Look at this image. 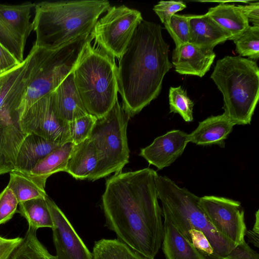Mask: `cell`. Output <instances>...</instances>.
<instances>
[{"mask_svg": "<svg viewBox=\"0 0 259 259\" xmlns=\"http://www.w3.org/2000/svg\"><path fill=\"white\" fill-rule=\"evenodd\" d=\"M158 175L149 167L115 174L106 180L102 196L105 226L117 239L152 258L161 247L163 237Z\"/></svg>", "mask_w": 259, "mask_h": 259, "instance_id": "cell-1", "label": "cell"}, {"mask_svg": "<svg viewBox=\"0 0 259 259\" xmlns=\"http://www.w3.org/2000/svg\"><path fill=\"white\" fill-rule=\"evenodd\" d=\"M169 47L160 25L143 20L119 59L118 91L122 106L130 117L159 95L163 78L172 67Z\"/></svg>", "mask_w": 259, "mask_h": 259, "instance_id": "cell-2", "label": "cell"}, {"mask_svg": "<svg viewBox=\"0 0 259 259\" xmlns=\"http://www.w3.org/2000/svg\"><path fill=\"white\" fill-rule=\"evenodd\" d=\"M110 7L106 0L41 2L35 4L33 45L56 49L85 34H91L100 16Z\"/></svg>", "mask_w": 259, "mask_h": 259, "instance_id": "cell-3", "label": "cell"}, {"mask_svg": "<svg viewBox=\"0 0 259 259\" xmlns=\"http://www.w3.org/2000/svg\"><path fill=\"white\" fill-rule=\"evenodd\" d=\"M89 41L72 72L83 106L97 119L106 115L117 98V66L115 58Z\"/></svg>", "mask_w": 259, "mask_h": 259, "instance_id": "cell-4", "label": "cell"}, {"mask_svg": "<svg viewBox=\"0 0 259 259\" xmlns=\"http://www.w3.org/2000/svg\"><path fill=\"white\" fill-rule=\"evenodd\" d=\"M223 96L224 114L235 124H250L259 98L256 63L240 56L217 61L210 76Z\"/></svg>", "mask_w": 259, "mask_h": 259, "instance_id": "cell-5", "label": "cell"}, {"mask_svg": "<svg viewBox=\"0 0 259 259\" xmlns=\"http://www.w3.org/2000/svg\"><path fill=\"white\" fill-rule=\"evenodd\" d=\"M91 40H93L91 34H85L53 50L33 45L28 55L30 79L18 108L20 120L31 105L54 91L72 72L84 46Z\"/></svg>", "mask_w": 259, "mask_h": 259, "instance_id": "cell-6", "label": "cell"}, {"mask_svg": "<svg viewBox=\"0 0 259 259\" xmlns=\"http://www.w3.org/2000/svg\"><path fill=\"white\" fill-rule=\"evenodd\" d=\"M156 187L162 216L166 217L190 241L189 231H200L218 258L228 256L236 246L215 230L201 208L199 197L166 176L158 175Z\"/></svg>", "mask_w": 259, "mask_h": 259, "instance_id": "cell-7", "label": "cell"}, {"mask_svg": "<svg viewBox=\"0 0 259 259\" xmlns=\"http://www.w3.org/2000/svg\"><path fill=\"white\" fill-rule=\"evenodd\" d=\"M130 118L117 100L106 115L97 119L89 137L96 149L97 164L88 180L120 172L129 162L126 131Z\"/></svg>", "mask_w": 259, "mask_h": 259, "instance_id": "cell-8", "label": "cell"}, {"mask_svg": "<svg viewBox=\"0 0 259 259\" xmlns=\"http://www.w3.org/2000/svg\"><path fill=\"white\" fill-rule=\"evenodd\" d=\"M143 20L141 13L137 10L124 5L110 6L98 20L91 35L95 45L119 59Z\"/></svg>", "mask_w": 259, "mask_h": 259, "instance_id": "cell-9", "label": "cell"}, {"mask_svg": "<svg viewBox=\"0 0 259 259\" xmlns=\"http://www.w3.org/2000/svg\"><path fill=\"white\" fill-rule=\"evenodd\" d=\"M199 205L215 230L237 246L245 241L246 227L241 203L216 196L199 197Z\"/></svg>", "mask_w": 259, "mask_h": 259, "instance_id": "cell-10", "label": "cell"}, {"mask_svg": "<svg viewBox=\"0 0 259 259\" xmlns=\"http://www.w3.org/2000/svg\"><path fill=\"white\" fill-rule=\"evenodd\" d=\"M35 4L0 3V44L22 63L26 42L33 30L31 12Z\"/></svg>", "mask_w": 259, "mask_h": 259, "instance_id": "cell-11", "label": "cell"}, {"mask_svg": "<svg viewBox=\"0 0 259 259\" xmlns=\"http://www.w3.org/2000/svg\"><path fill=\"white\" fill-rule=\"evenodd\" d=\"M20 124L27 134L61 143L71 142L68 122L57 116L51 93L40 98L24 112L20 118Z\"/></svg>", "mask_w": 259, "mask_h": 259, "instance_id": "cell-12", "label": "cell"}, {"mask_svg": "<svg viewBox=\"0 0 259 259\" xmlns=\"http://www.w3.org/2000/svg\"><path fill=\"white\" fill-rule=\"evenodd\" d=\"M46 201L53 223L52 229L57 259H93L92 252L63 211L48 196Z\"/></svg>", "mask_w": 259, "mask_h": 259, "instance_id": "cell-13", "label": "cell"}, {"mask_svg": "<svg viewBox=\"0 0 259 259\" xmlns=\"http://www.w3.org/2000/svg\"><path fill=\"white\" fill-rule=\"evenodd\" d=\"M18 107L13 105L0 110V175L15 169L19 150L29 134L21 127Z\"/></svg>", "mask_w": 259, "mask_h": 259, "instance_id": "cell-14", "label": "cell"}, {"mask_svg": "<svg viewBox=\"0 0 259 259\" xmlns=\"http://www.w3.org/2000/svg\"><path fill=\"white\" fill-rule=\"evenodd\" d=\"M189 142V134L180 130H172L141 149L139 155L150 165L162 169L170 165L183 154Z\"/></svg>", "mask_w": 259, "mask_h": 259, "instance_id": "cell-15", "label": "cell"}, {"mask_svg": "<svg viewBox=\"0 0 259 259\" xmlns=\"http://www.w3.org/2000/svg\"><path fill=\"white\" fill-rule=\"evenodd\" d=\"M213 50L191 43L176 47L172 53V65L175 71L184 75L203 77L209 70L215 58Z\"/></svg>", "mask_w": 259, "mask_h": 259, "instance_id": "cell-16", "label": "cell"}, {"mask_svg": "<svg viewBox=\"0 0 259 259\" xmlns=\"http://www.w3.org/2000/svg\"><path fill=\"white\" fill-rule=\"evenodd\" d=\"M52 104L59 118L69 122L88 114L71 72L51 93Z\"/></svg>", "mask_w": 259, "mask_h": 259, "instance_id": "cell-17", "label": "cell"}, {"mask_svg": "<svg viewBox=\"0 0 259 259\" xmlns=\"http://www.w3.org/2000/svg\"><path fill=\"white\" fill-rule=\"evenodd\" d=\"M31 65L27 56L24 62L0 75V110L20 105L30 79Z\"/></svg>", "mask_w": 259, "mask_h": 259, "instance_id": "cell-18", "label": "cell"}, {"mask_svg": "<svg viewBox=\"0 0 259 259\" xmlns=\"http://www.w3.org/2000/svg\"><path fill=\"white\" fill-rule=\"evenodd\" d=\"M190 43L213 50L217 45L229 40L230 35L205 14L188 15Z\"/></svg>", "mask_w": 259, "mask_h": 259, "instance_id": "cell-19", "label": "cell"}, {"mask_svg": "<svg viewBox=\"0 0 259 259\" xmlns=\"http://www.w3.org/2000/svg\"><path fill=\"white\" fill-rule=\"evenodd\" d=\"M235 125L224 113L210 116L200 122L197 127L189 134V142L202 146H224L225 140Z\"/></svg>", "mask_w": 259, "mask_h": 259, "instance_id": "cell-20", "label": "cell"}, {"mask_svg": "<svg viewBox=\"0 0 259 259\" xmlns=\"http://www.w3.org/2000/svg\"><path fill=\"white\" fill-rule=\"evenodd\" d=\"M63 144L29 134L19 150L15 170L23 172L30 171L39 161Z\"/></svg>", "mask_w": 259, "mask_h": 259, "instance_id": "cell-21", "label": "cell"}, {"mask_svg": "<svg viewBox=\"0 0 259 259\" xmlns=\"http://www.w3.org/2000/svg\"><path fill=\"white\" fill-rule=\"evenodd\" d=\"M162 249L166 259H206L165 216Z\"/></svg>", "mask_w": 259, "mask_h": 259, "instance_id": "cell-22", "label": "cell"}, {"mask_svg": "<svg viewBox=\"0 0 259 259\" xmlns=\"http://www.w3.org/2000/svg\"><path fill=\"white\" fill-rule=\"evenodd\" d=\"M74 146V144L71 142L63 144L39 161L31 170L23 173L40 187L45 189L46 181L49 177L65 171Z\"/></svg>", "mask_w": 259, "mask_h": 259, "instance_id": "cell-23", "label": "cell"}, {"mask_svg": "<svg viewBox=\"0 0 259 259\" xmlns=\"http://www.w3.org/2000/svg\"><path fill=\"white\" fill-rule=\"evenodd\" d=\"M97 164L96 149L92 141L88 138L74 145L64 171L76 180H88Z\"/></svg>", "mask_w": 259, "mask_h": 259, "instance_id": "cell-24", "label": "cell"}, {"mask_svg": "<svg viewBox=\"0 0 259 259\" xmlns=\"http://www.w3.org/2000/svg\"><path fill=\"white\" fill-rule=\"evenodd\" d=\"M205 14L230 35L229 40L238 37L250 26L247 18L234 4L221 3L210 8Z\"/></svg>", "mask_w": 259, "mask_h": 259, "instance_id": "cell-25", "label": "cell"}, {"mask_svg": "<svg viewBox=\"0 0 259 259\" xmlns=\"http://www.w3.org/2000/svg\"><path fill=\"white\" fill-rule=\"evenodd\" d=\"M93 259H154L133 249L117 239H102L95 242Z\"/></svg>", "mask_w": 259, "mask_h": 259, "instance_id": "cell-26", "label": "cell"}, {"mask_svg": "<svg viewBox=\"0 0 259 259\" xmlns=\"http://www.w3.org/2000/svg\"><path fill=\"white\" fill-rule=\"evenodd\" d=\"M18 212L27 220L28 226L37 230L53 226L51 215L46 198H38L21 202Z\"/></svg>", "mask_w": 259, "mask_h": 259, "instance_id": "cell-27", "label": "cell"}, {"mask_svg": "<svg viewBox=\"0 0 259 259\" xmlns=\"http://www.w3.org/2000/svg\"><path fill=\"white\" fill-rule=\"evenodd\" d=\"M7 187L12 191L19 203L34 198H46L48 196L45 189L40 187L26 174L17 170L10 172Z\"/></svg>", "mask_w": 259, "mask_h": 259, "instance_id": "cell-28", "label": "cell"}, {"mask_svg": "<svg viewBox=\"0 0 259 259\" xmlns=\"http://www.w3.org/2000/svg\"><path fill=\"white\" fill-rule=\"evenodd\" d=\"M36 231L28 226L22 242L9 259H57L38 240Z\"/></svg>", "mask_w": 259, "mask_h": 259, "instance_id": "cell-29", "label": "cell"}, {"mask_svg": "<svg viewBox=\"0 0 259 259\" xmlns=\"http://www.w3.org/2000/svg\"><path fill=\"white\" fill-rule=\"evenodd\" d=\"M236 52L251 60L259 58V26H249L240 36L233 40Z\"/></svg>", "mask_w": 259, "mask_h": 259, "instance_id": "cell-30", "label": "cell"}, {"mask_svg": "<svg viewBox=\"0 0 259 259\" xmlns=\"http://www.w3.org/2000/svg\"><path fill=\"white\" fill-rule=\"evenodd\" d=\"M168 98L170 112L178 113L186 122H191L194 103L187 96L186 91L181 86L170 87Z\"/></svg>", "mask_w": 259, "mask_h": 259, "instance_id": "cell-31", "label": "cell"}, {"mask_svg": "<svg viewBox=\"0 0 259 259\" xmlns=\"http://www.w3.org/2000/svg\"><path fill=\"white\" fill-rule=\"evenodd\" d=\"M172 38L176 47L190 42V29L188 15L174 14L164 24Z\"/></svg>", "mask_w": 259, "mask_h": 259, "instance_id": "cell-32", "label": "cell"}, {"mask_svg": "<svg viewBox=\"0 0 259 259\" xmlns=\"http://www.w3.org/2000/svg\"><path fill=\"white\" fill-rule=\"evenodd\" d=\"M97 120V117L88 114L68 122L71 142L77 145L89 138Z\"/></svg>", "mask_w": 259, "mask_h": 259, "instance_id": "cell-33", "label": "cell"}, {"mask_svg": "<svg viewBox=\"0 0 259 259\" xmlns=\"http://www.w3.org/2000/svg\"><path fill=\"white\" fill-rule=\"evenodd\" d=\"M19 202L12 191L6 187L0 193V225L11 220L17 211Z\"/></svg>", "mask_w": 259, "mask_h": 259, "instance_id": "cell-34", "label": "cell"}, {"mask_svg": "<svg viewBox=\"0 0 259 259\" xmlns=\"http://www.w3.org/2000/svg\"><path fill=\"white\" fill-rule=\"evenodd\" d=\"M186 7V4L181 1H161L155 5L153 9L159 17L161 22L165 24L169 21L172 16Z\"/></svg>", "mask_w": 259, "mask_h": 259, "instance_id": "cell-35", "label": "cell"}, {"mask_svg": "<svg viewBox=\"0 0 259 259\" xmlns=\"http://www.w3.org/2000/svg\"><path fill=\"white\" fill-rule=\"evenodd\" d=\"M189 235L191 243L206 259H221L215 255L208 239L202 232L191 229L189 231Z\"/></svg>", "mask_w": 259, "mask_h": 259, "instance_id": "cell-36", "label": "cell"}, {"mask_svg": "<svg viewBox=\"0 0 259 259\" xmlns=\"http://www.w3.org/2000/svg\"><path fill=\"white\" fill-rule=\"evenodd\" d=\"M23 239L20 237L6 238L0 236V259H9Z\"/></svg>", "mask_w": 259, "mask_h": 259, "instance_id": "cell-37", "label": "cell"}, {"mask_svg": "<svg viewBox=\"0 0 259 259\" xmlns=\"http://www.w3.org/2000/svg\"><path fill=\"white\" fill-rule=\"evenodd\" d=\"M228 256L232 259H259L258 254L245 241L236 246Z\"/></svg>", "mask_w": 259, "mask_h": 259, "instance_id": "cell-38", "label": "cell"}, {"mask_svg": "<svg viewBox=\"0 0 259 259\" xmlns=\"http://www.w3.org/2000/svg\"><path fill=\"white\" fill-rule=\"evenodd\" d=\"M20 64L16 58L0 44V70L2 72L9 71Z\"/></svg>", "mask_w": 259, "mask_h": 259, "instance_id": "cell-39", "label": "cell"}, {"mask_svg": "<svg viewBox=\"0 0 259 259\" xmlns=\"http://www.w3.org/2000/svg\"><path fill=\"white\" fill-rule=\"evenodd\" d=\"M248 21L251 22L254 26H259V2L249 3L248 5H237Z\"/></svg>", "mask_w": 259, "mask_h": 259, "instance_id": "cell-40", "label": "cell"}, {"mask_svg": "<svg viewBox=\"0 0 259 259\" xmlns=\"http://www.w3.org/2000/svg\"><path fill=\"white\" fill-rule=\"evenodd\" d=\"M255 222L251 230H246L245 236L248 238V242L251 243L255 247L259 246V210L255 214Z\"/></svg>", "mask_w": 259, "mask_h": 259, "instance_id": "cell-41", "label": "cell"}, {"mask_svg": "<svg viewBox=\"0 0 259 259\" xmlns=\"http://www.w3.org/2000/svg\"><path fill=\"white\" fill-rule=\"evenodd\" d=\"M221 259H232L231 258H230L229 256H227V257H223V258H222Z\"/></svg>", "mask_w": 259, "mask_h": 259, "instance_id": "cell-42", "label": "cell"}, {"mask_svg": "<svg viewBox=\"0 0 259 259\" xmlns=\"http://www.w3.org/2000/svg\"><path fill=\"white\" fill-rule=\"evenodd\" d=\"M3 73V72H2V71L0 70V75Z\"/></svg>", "mask_w": 259, "mask_h": 259, "instance_id": "cell-43", "label": "cell"}]
</instances>
